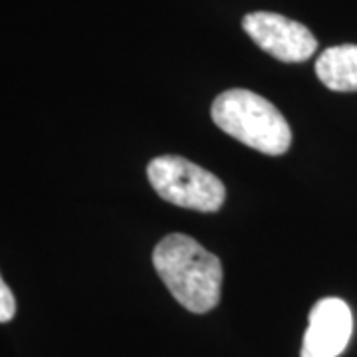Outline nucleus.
I'll return each mask as SVG.
<instances>
[{
  "label": "nucleus",
  "instance_id": "39448f33",
  "mask_svg": "<svg viewBox=\"0 0 357 357\" xmlns=\"http://www.w3.org/2000/svg\"><path fill=\"white\" fill-rule=\"evenodd\" d=\"M354 316L340 298H324L310 312L302 357H337L351 340Z\"/></svg>",
  "mask_w": 357,
  "mask_h": 357
},
{
  "label": "nucleus",
  "instance_id": "f03ea898",
  "mask_svg": "<svg viewBox=\"0 0 357 357\" xmlns=\"http://www.w3.org/2000/svg\"><path fill=\"white\" fill-rule=\"evenodd\" d=\"M213 121L230 137L264 155L286 153L292 129L278 107L250 89H227L213 102Z\"/></svg>",
  "mask_w": 357,
  "mask_h": 357
},
{
  "label": "nucleus",
  "instance_id": "0eeeda50",
  "mask_svg": "<svg viewBox=\"0 0 357 357\" xmlns=\"http://www.w3.org/2000/svg\"><path fill=\"white\" fill-rule=\"evenodd\" d=\"M16 314V300L14 294L10 292V288L4 284L2 276H0V324L10 321Z\"/></svg>",
  "mask_w": 357,
  "mask_h": 357
},
{
  "label": "nucleus",
  "instance_id": "20e7f679",
  "mask_svg": "<svg viewBox=\"0 0 357 357\" xmlns=\"http://www.w3.org/2000/svg\"><path fill=\"white\" fill-rule=\"evenodd\" d=\"M244 32L280 62H306L318 48V40L306 26L276 13H250L243 20Z\"/></svg>",
  "mask_w": 357,
  "mask_h": 357
},
{
  "label": "nucleus",
  "instance_id": "423d86ee",
  "mask_svg": "<svg viewBox=\"0 0 357 357\" xmlns=\"http://www.w3.org/2000/svg\"><path fill=\"white\" fill-rule=\"evenodd\" d=\"M316 74L333 91H357V46L342 44L319 54Z\"/></svg>",
  "mask_w": 357,
  "mask_h": 357
},
{
  "label": "nucleus",
  "instance_id": "7ed1b4c3",
  "mask_svg": "<svg viewBox=\"0 0 357 357\" xmlns=\"http://www.w3.org/2000/svg\"><path fill=\"white\" fill-rule=\"evenodd\" d=\"M147 178L167 203L199 213H215L227 199V189L217 175L178 155L155 157L147 165Z\"/></svg>",
  "mask_w": 357,
  "mask_h": 357
},
{
  "label": "nucleus",
  "instance_id": "f257e3e1",
  "mask_svg": "<svg viewBox=\"0 0 357 357\" xmlns=\"http://www.w3.org/2000/svg\"><path fill=\"white\" fill-rule=\"evenodd\" d=\"M153 266L169 292L185 310L206 314L217 307L222 288V264L187 234H167L153 250Z\"/></svg>",
  "mask_w": 357,
  "mask_h": 357
}]
</instances>
